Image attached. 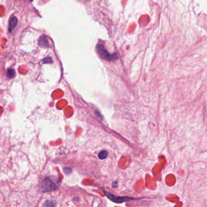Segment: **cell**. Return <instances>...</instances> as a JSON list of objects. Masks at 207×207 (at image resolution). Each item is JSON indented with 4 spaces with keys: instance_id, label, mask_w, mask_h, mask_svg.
<instances>
[{
    "instance_id": "1",
    "label": "cell",
    "mask_w": 207,
    "mask_h": 207,
    "mask_svg": "<svg viewBox=\"0 0 207 207\" xmlns=\"http://www.w3.org/2000/svg\"><path fill=\"white\" fill-rule=\"evenodd\" d=\"M96 50L100 56L104 60L108 61H115L117 59V53L111 54L108 53L105 47L101 44H98L96 46Z\"/></svg>"
},
{
    "instance_id": "2",
    "label": "cell",
    "mask_w": 207,
    "mask_h": 207,
    "mask_svg": "<svg viewBox=\"0 0 207 207\" xmlns=\"http://www.w3.org/2000/svg\"><path fill=\"white\" fill-rule=\"evenodd\" d=\"M59 184H56L53 182L50 177H46L40 184V189L42 192H50L55 190L58 186Z\"/></svg>"
},
{
    "instance_id": "3",
    "label": "cell",
    "mask_w": 207,
    "mask_h": 207,
    "mask_svg": "<svg viewBox=\"0 0 207 207\" xmlns=\"http://www.w3.org/2000/svg\"><path fill=\"white\" fill-rule=\"evenodd\" d=\"M104 192L105 194L106 195V196L107 197L108 199H109L110 200H111V201L117 203V204H121V203L124 202L129 201V200H131L135 199V198H130V197L116 196L115 195H113V194H111L110 193H109V192H107V191H106L105 190L104 191Z\"/></svg>"
},
{
    "instance_id": "4",
    "label": "cell",
    "mask_w": 207,
    "mask_h": 207,
    "mask_svg": "<svg viewBox=\"0 0 207 207\" xmlns=\"http://www.w3.org/2000/svg\"><path fill=\"white\" fill-rule=\"evenodd\" d=\"M38 44L39 46L44 48H47L50 47V44H49V42L47 40V38L44 35L39 37L38 40Z\"/></svg>"
},
{
    "instance_id": "5",
    "label": "cell",
    "mask_w": 207,
    "mask_h": 207,
    "mask_svg": "<svg viewBox=\"0 0 207 207\" xmlns=\"http://www.w3.org/2000/svg\"><path fill=\"white\" fill-rule=\"evenodd\" d=\"M18 24V19L15 17H12L9 20V31L12 32L13 29L16 27Z\"/></svg>"
},
{
    "instance_id": "6",
    "label": "cell",
    "mask_w": 207,
    "mask_h": 207,
    "mask_svg": "<svg viewBox=\"0 0 207 207\" xmlns=\"http://www.w3.org/2000/svg\"><path fill=\"white\" fill-rule=\"evenodd\" d=\"M56 202L52 200H46L43 204V207H56Z\"/></svg>"
},
{
    "instance_id": "7",
    "label": "cell",
    "mask_w": 207,
    "mask_h": 207,
    "mask_svg": "<svg viewBox=\"0 0 207 207\" xmlns=\"http://www.w3.org/2000/svg\"><path fill=\"white\" fill-rule=\"evenodd\" d=\"M107 155H108V153L107 151H105V150L102 151L100 153L99 155H98V157H99L101 160H103L106 158V157H107Z\"/></svg>"
},
{
    "instance_id": "8",
    "label": "cell",
    "mask_w": 207,
    "mask_h": 207,
    "mask_svg": "<svg viewBox=\"0 0 207 207\" xmlns=\"http://www.w3.org/2000/svg\"><path fill=\"white\" fill-rule=\"evenodd\" d=\"M15 72L12 68H9L7 71V76L8 78H13L15 76Z\"/></svg>"
},
{
    "instance_id": "9",
    "label": "cell",
    "mask_w": 207,
    "mask_h": 207,
    "mask_svg": "<svg viewBox=\"0 0 207 207\" xmlns=\"http://www.w3.org/2000/svg\"><path fill=\"white\" fill-rule=\"evenodd\" d=\"M64 172L66 174H68L72 172V169L70 168H69V167H66V168L64 169Z\"/></svg>"
},
{
    "instance_id": "10",
    "label": "cell",
    "mask_w": 207,
    "mask_h": 207,
    "mask_svg": "<svg viewBox=\"0 0 207 207\" xmlns=\"http://www.w3.org/2000/svg\"><path fill=\"white\" fill-rule=\"evenodd\" d=\"M52 62H53V61H52V59L51 57H47L44 60V62H46V63H47V62L50 63Z\"/></svg>"
},
{
    "instance_id": "11",
    "label": "cell",
    "mask_w": 207,
    "mask_h": 207,
    "mask_svg": "<svg viewBox=\"0 0 207 207\" xmlns=\"http://www.w3.org/2000/svg\"><path fill=\"white\" fill-rule=\"evenodd\" d=\"M27 1H28L29 2H32V1H33V0H27Z\"/></svg>"
}]
</instances>
